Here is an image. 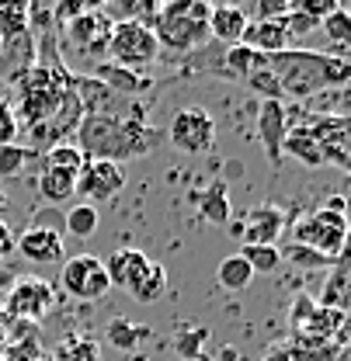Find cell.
Listing matches in <instances>:
<instances>
[{
    "instance_id": "cell-5",
    "label": "cell",
    "mask_w": 351,
    "mask_h": 361,
    "mask_svg": "<svg viewBox=\"0 0 351 361\" xmlns=\"http://www.w3.org/2000/svg\"><path fill=\"white\" fill-rule=\"evenodd\" d=\"M296 243L316 250V254L327 257V261L338 257V254L345 250V243H348V219H345V212L323 205V209H316L313 216L299 219V223H296Z\"/></svg>"
},
{
    "instance_id": "cell-34",
    "label": "cell",
    "mask_w": 351,
    "mask_h": 361,
    "mask_svg": "<svg viewBox=\"0 0 351 361\" xmlns=\"http://www.w3.org/2000/svg\"><path fill=\"white\" fill-rule=\"evenodd\" d=\"M18 115H14V104L11 101H0V146H11L18 139Z\"/></svg>"
},
{
    "instance_id": "cell-13",
    "label": "cell",
    "mask_w": 351,
    "mask_h": 361,
    "mask_svg": "<svg viewBox=\"0 0 351 361\" xmlns=\"http://www.w3.org/2000/svg\"><path fill=\"white\" fill-rule=\"evenodd\" d=\"M282 229H285V212L275 209V205L251 209L244 216V226H237V233L244 236V243H264V247H275V240L282 236Z\"/></svg>"
},
{
    "instance_id": "cell-33",
    "label": "cell",
    "mask_w": 351,
    "mask_h": 361,
    "mask_svg": "<svg viewBox=\"0 0 351 361\" xmlns=\"http://www.w3.org/2000/svg\"><path fill=\"white\" fill-rule=\"evenodd\" d=\"M4 361H52V358L42 355V341H39L35 334H28V337L11 341V344L4 348Z\"/></svg>"
},
{
    "instance_id": "cell-14",
    "label": "cell",
    "mask_w": 351,
    "mask_h": 361,
    "mask_svg": "<svg viewBox=\"0 0 351 361\" xmlns=\"http://www.w3.org/2000/svg\"><path fill=\"white\" fill-rule=\"evenodd\" d=\"M285 133H289L285 104H282V101H261V111H258V135H261V142H264V149H268V160H271V164L282 160Z\"/></svg>"
},
{
    "instance_id": "cell-37",
    "label": "cell",
    "mask_w": 351,
    "mask_h": 361,
    "mask_svg": "<svg viewBox=\"0 0 351 361\" xmlns=\"http://www.w3.org/2000/svg\"><path fill=\"white\" fill-rule=\"evenodd\" d=\"M14 247H18V236L11 233V226H7V223H0V264H4L11 254H18Z\"/></svg>"
},
{
    "instance_id": "cell-6",
    "label": "cell",
    "mask_w": 351,
    "mask_h": 361,
    "mask_svg": "<svg viewBox=\"0 0 351 361\" xmlns=\"http://www.w3.org/2000/svg\"><path fill=\"white\" fill-rule=\"evenodd\" d=\"M59 288L77 299V302H97L108 295L112 281H108V271L105 261L94 257V254H77V257H66L63 271H59Z\"/></svg>"
},
{
    "instance_id": "cell-40",
    "label": "cell",
    "mask_w": 351,
    "mask_h": 361,
    "mask_svg": "<svg viewBox=\"0 0 351 361\" xmlns=\"http://www.w3.org/2000/svg\"><path fill=\"white\" fill-rule=\"evenodd\" d=\"M195 361H213V358H209V355H202V358H195Z\"/></svg>"
},
{
    "instance_id": "cell-4",
    "label": "cell",
    "mask_w": 351,
    "mask_h": 361,
    "mask_svg": "<svg viewBox=\"0 0 351 361\" xmlns=\"http://www.w3.org/2000/svg\"><path fill=\"white\" fill-rule=\"evenodd\" d=\"M153 59H160V45L150 28V21H112V39H108V63H119L126 70H139L150 66Z\"/></svg>"
},
{
    "instance_id": "cell-19",
    "label": "cell",
    "mask_w": 351,
    "mask_h": 361,
    "mask_svg": "<svg viewBox=\"0 0 351 361\" xmlns=\"http://www.w3.org/2000/svg\"><path fill=\"white\" fill-rule=\"evenodd\" d=\"M77 171H66V167H52L45 164L42 167V178H39V195H42L49 205H59L66 202L70 195H77Z\"/></svg>"
},
{
    "instance_id": "cell-42",
    "label": "cell",
    "mask_w": 351,
    "mask_h": 361,
    "mask_svg": "<svg viewBox=\"0 0 351 361\" xmlns=\"http://www.w3.org/2000/svg\"><path fill=\"white\" fill-rule=\"evenodd\" d=\"M0 361H4V355H0Z\"/></svg>"
},
{
    "instance_id": "cell-35",
    "label": "cell",
    "mask_w": 351,
    "mask_h": 361,
    "mask_svg": "<svg viewBox=\"0 0 351 361\" xmlns=\"http://www.w3.org/2000/svg\"><path fill=\"white\" fill-rule=\"evenodd\" d=\"M299 14H307V18H313V21H323V18H331L341 4L338 0H299V4H292Z\"/></svg>"
},
{
    "instance_id": "cell-28",
    "label": "cell",
    "mask_w": 351,
    "mask_h": 361,
    "mask_svg": "<svg viewBox=\"0 0 351 361\" xmlns=\"http://www.w3.org/2000/svg\"><path fill=\"white\" fill-rule=\"evenodd\" d=\"M240 257L251 264L254 274H271V271H278V264H282V250L278 247H264V243H244Z\"/></svg>"
},
{
    "instance_id": "cell-2",
    "label": "cell",
    "mask_w": 351,
    "mask_h": 361,
    "mask_svg": "<svg viewBox=\"0 0 351 361\" xmlns=\"http://www.w3.org/2000/svg\"><path fill=\"white\" fill-rule=\"evenodd\" d=\"M264 66L275 73L282 94H292V97H309L316 90L351 80L348 63L323 52H309V49H285L278 56H264Z\"/></svg>"
},
{
    "instance_id": "cell-16",
    "label": "cell",
    "mask_w": 351,
    "mask_h": 361,
    "mask_svg": "<svg viewBox=\"0 0 351 361\" xmlns=\"http://www.w3.org/2000/svg\"><path fill=\"white\" fill-rule=\"evenodd\" d=\"M94 80L105 84L112 94H146V90L153 87V80H146L139 70H126V66L108 63V59L94 63Z\"/></svg>"
},
{
    "instance_id": "cell-31",
    "label": "cell",
    "mask_w": 351,
    "mask_h": 361,
    "mask_svg": "<svg viewBox=\"0 0 351 361\" xmlns=\"http://www.w3.org/2000/svg\"><path fill=\"white\" fill-rule=\"evenodd\" d=\"M45 164H52V167H66V171H84V164H88V157L81 153V146L77 142H56L52 149H45Z\"/></svg>"
},
{
    "instance_id": "cell-15",
    "label": "cell",
    "mask_w": 351,
    "mask_h": 361,
    "mask_svg": "<svg viewBox=\"0 0 351 361\" xmlns=\"http://www.w3.org/2000/svg\"><path fill=\"white\" fill-rule=\"evenodd\" d=\"M240 45H247L258 56H278V52L289 49V32H285L282 18L278 21H247V32H244Z\"/></svg>"
},
{
    "instance_id": "cell-32",
    "label": "cell",
    "mask_w": 351,
    "mask_h": 361,
    "mask_svg": "<svg viewBox=\"0 0 351 361\" xmlns=\"http://www.w3.org/2000/svg\"><path fill=\"white\" fill-rule=\"evenodd\" d=\"M35 157V149L21 146V142H11V146H0V178H14L25 171V164Z\"/></svg>"
},
{
    "instance_id": "cell-26",
    "label": "cell",
    "mask_w": 351,
    "mask_h": 361,
    "mask_svg": "<svg viewBox=\"0 0 351 361\" xmlns=\"http://www.w3.org/2000/svg\"><path fill=\"white\" fill-rule=\"evenodd\" d=\"M63 223H66V233H70V236L88 240V236L97 233V226H101V212H97V205L81 202V205H73V209L63 216Z\"/></svg>"
},
{
    "instance_id": "cell-38",
    "label": "cell",
    "mask_w": 351,
    "mask_h": 361,
    "mask_svg": "<svg viewBox=\"0 0 351 361\" xmlns=\"http://www.w3.org/2000/svg\"><path fill=\"white\" fill-rule=\"evenodd\" d=\"M11 323H14V319H11V316H7V310L0 306V351L11 344Z\"/></svg>"
},
{
    "instance_id": "cell-8",
    "label": "cell",
    "mask_w": 351,
    "mask_h": 361,
    "mask_svg": "<svg viewBox=\"0 0 351 361\" xmlns=\"http://www.w3.org/2000/svg\"><path fill=\"white\" fill-rule=\"evenodd\" d=\"M56 302V288L45 281V278H32V274H21L14 285H11V295L4 302V310L11 319H21V323H39Z\"/></svg>"
},
{
    "instance_id": "cell-3",
    "label": "cell",
    "mask_w": 351,
    "mask_h": 361,
    "mask_svg": "<svg viewBox=\"0 0 351 361\" xmlns=\"http://www.w3.org/2000/svg\"><path fill=\"white\" fill-rule=\"evenodd\" d=\"M153 35H157V45L174 52V56H184V52H195L209 42V25L188 18V0L181 4H164L157 7V18H153Z\"/></svg>"
},
{
    "instance_id": "cell-11",
    "label": "cell",
    "mask_w": 351,
    "mask_h": 361,
    "mask_svg": "<svg viewBox=\"0 0 351 361\" xmlns=\"http://www.w3.org/2000/svg\"><path fill=\"white\" fill-rule=\"evenodd\" d=\"M14 250L32 264H63L66 261V243H63V233L56 226H28L18 236Z\"/></svg>"
},
{
    "instance_id": "cell-39",
    "label": "cell",
    "mask_w": 351,
    "mask_h": 361,
    "mask_svg": "<svg viewBox=\"0 0 351 361\" xmlns=\"http://www.w3.org/2000/svg\"><path fill=\"white\" fill-rule=\"evenodd\" d=\"M4 205H7V198H4V191H0V209H4Z\"/></svg>"
},
{
    "instance_id": "cell-25",
    "label": "cell",
    "mask_w": 351,
    "mask_h": 361,
    "mask_svg": "<svg viewBox=\"0 0 351 361\" xmlns=\"http://www.w3.org/2000/svg\"><path fill=\"white\" fill-rule=\"evenodd\" d=\"M164 292H167V268L157 264V261H153L150 271H146V274L129 288V295L136 299V302H157Z\"/></svg>"
},
{
    "instance_id": "cell-36",
    "label": "cell",
    "mask_w": 351,
    "mask_h": 361,
    "mask_svg": "<svg viewBox=\"0 0 351 361\" xmlns=\"http://www.w3.org/2000/svg\"><path fill=\"white\" fill-rule=\"evenodd\" d=\"M282 257H289L292 264H303V268H323L327 264V257H320L316 250H309V247H299V243H292Z\"/></svg>"
},
{
    "instance_id": "cell-20",
    "label": "cell",
    "mask_w": 351,
    "mask_h": 361,
    "mask_svg": "<svg viewBox=\"0 0 351 361\" xmlns=\"http://www.w3.org/2000/svg\"><path fill=\"white\" fill-rule=\"evenodd\" d=\"M282 153L296 157V160L307 164V167H323L320 139H316V133H313L309 126H303V129H289V133H285V142H282Z\"/></svg>"
},
{
    "instance_id": "cell-29",
    "label": "cell",
    "mask_w": 351,
    "mask_h": 361,
    "mask_svg": "<svg viewBox=\"0 0 351 361\" xmlns=\"http://www.w3.org/2000/svg\"><path fill=\"white\" fill-rule=\"evenodd\" d=\"M28 32V4H0V39H18Z\"/></svg>"
},
{
    "instance_id": "cell-30",
    "label": "cell",
    "mask_w": 351,
    "mask_h": 361,
    "mask_svg": "<svg viewBox=\"0 0 351 361\" xmlns=\"http://www.w3.org/2000/svg\"><path fill=\"white\" fill-rule=\"evenodd\" d=\"M320 32H323V39H327V42L338 45V49L351 45V11L338 7L331 18H323V21H320Z\"/></svg>"
},
{
    "instance_id": "cell-17",
    "label": "cell",
    "mask_w": 351,
    "mask_h": 361,
    "mask_svg": "<svg viewBox=\"0 0 351 361\" xmlns=\"http://www.w3.org/2000/svg\"><path fill=\"white\" fill-rule=\"evenodd\" d=\"M247 11L244 7H233V4H220L213 7V18H209V35L220 39L226 45H240L244 32H247Z\"/></svg>"
},
{
    "instance_id": "cell-27",
    "label": "cell",
    "mask_w": 351,
    "mask_h": 361,
    "mask_svg": "<svg viewBox=\"0 0 351 361\" xmlns=\"http://www.w3.org/2000/svg\"><path fill=\"white\" fill-rule=\"evenodd\" d=\"M52 361H101V344L94 337L77 334V337H70V341H63L56 348V358Z\"/></svg>"
},
{
    "instance_id": "cell-1",
    "label": "cell",
    "mask_w": 351,
    "mask_h": 361,
    "mask_svg": "<svg viewBox=\"0 0 351 361\" xmlns=\"http://www.w3.org/2000/svg\"><path fill=\"white\" fill-rule=\"evenodd\" d=\"M77 146L88 160H112V164H126L132 157H143L157 146L160 133L153 126L143 122L139 111H132L129 118L122 115H84L77 126Z\"/></svg>"
},
{
    "instance_id": "cell-21",
    "label": "cell",
    "mask_w": 351,
    "mask_h": 361,
    "mask_svg": "<svg viewBox=\"0 0 351 361\" xmlns=\"http://www.w3.org/2000/svg\"><path fill=\"white\" fill-rule=\"evenodd\" d=\"M254 278H258V274L251 271V264H247L240 254L222 257L220 268H216V281H220V288H226V292H244Z\"/></svg>"
},
{
    "instance_id": "cell-7",
    "label": "cell",
    "mask_w": 351,
    "mask_h": 361,
    "mask_svg": "<svg viewBox=\"0 0 351 361\" xmlns=\"http://www.w3.org/2000/svg\"><path fill=\"white\" fill-rule=\"evenodd\" d=\"M171 146H177L181 153H209L213 142H216V118L209 108L202 104H188V108H177L174 118H171V129H167Z\"/></svg>"
},
{
    "instance_id": "cell-24",
    "label": "cell",
    "mask_w": 351,
    "mask_h": 361,
    "mask_svg": "<svg viewBox=\"0 0 351 361\" xmlns=\"http://www.w3.org/2000/svg\"><path fill=\"white\" fill-rule=\"evenodd\" d=\"M209 326L202 323H181V334L174 337V351L181 355L184 361H195L206 355V341H209Z\"/></svg>"
},
{
    "instance_id": "cell-23",
    "label": "cell",
    "mask_w": 351,
    "mask_h": 361,
    "mask_svg": "<svg viewBox=\"0 0 351 361\" xmlns=\"http://www.w3.org/2000/svg\"><path fill=\"white\" fill-rule=\"evenodd\" d=\"M264 66V56L258 52H251L247 45H230L226 49V56H222V73H230V77H240V80H247L254 70H261Z\"/></svg>"
},
{
    "instance_id": "cell-9",
    "label": "cell",
    "mask_w": 351,
    "mask_h": 361,
    "mask_svg": "<svg viewBox=\"0 0 351 361\" xmlns=\"http://www.w3.org/2000/svg\"><path fill=\"white\" fill-rule=\"evenodd\" d=\"M63 28V49H73L81 56H108V39H112V21L101 14V11H84L81 18H73L70 25H59Z\"/></svg>"
},
{
    "instance_id": "cell-10",
    "label": "cell",
    "mask_w": 351,
    "mask_h": 361,
    "mask_svg": "<svg viewBox=\"0 0 351 361\" xmlns=\"http://www.w3.org/2000/svg\"><path fill=\"white\" fill-rule=\"evenodd\" d=\"M126 167L122 164H112V160H88L81 178H77V195L88 198V205L97 202H108L115 198L122 188H126Z\"/></svg>"
},
{
    "instance_id": "cell-18",
    "label": "cell",
    "mask_w": 351,
    "mask_h": 361,
    "mask_svg": "<svg viewBox=\"0 0 351 361\" xmlns=\"http://www.w3.org/2000/svg\"><path fill=\"white\" fill-rule=\"evenodd\" d=\"M105 337H108V344L119 348V351H136L139 344H146V341L153 337V330H150L146 323L129 319V316H115V319H108Z\"/></svg>"
},
{
    "instance_id": "cell-22",
    "label": "cell",
    "mask_w": 351,
    "mask_h": 361,
    "mask_svg": "<svg viewBox=\"0 0 351 361\" xmlns=\"http://www.w3.org/2000/svg\"><path fill=\"white\" fill-rule=\"evenodd\" d=\"M198 212L202 219L213 226H226L230 223V195H226V180H213L198 202Z\"/></svg>"
},
{
    "instance_id": "cell-41",
    "label": "cell",
    "mask_w": 351,
    "mask_h": 361,
    "mask_svg": "<svg viewBox=\"0 0 351 361\" xmlns=\"http://www.w3.org/2000/svg\"><path fill=\"white\" fill-rule=\"evenodd\" d=\"M0 56H4V39H0Z\"/></svg>"
},
{
    "instance_id": "cell-12",
    "label": "cell",
    "mask_w": 351,
    "mask_h": 361,
    "mask_svg": "<svg viewBox=\"0 0 351 361\" xmlns=\"http://www.w3.org/2000/svg\"><path fill=\"white\" fill-rule=\"evenodd\" d=\"M150 264H153V261H150L139 247H119V250H112V254H108L105 271H108L112 288H126V292H129L132 285L150 271Z\"/></svg>"
}]
</instances>
